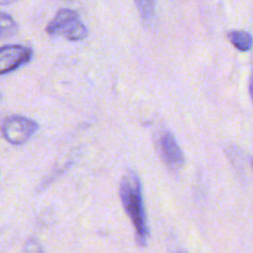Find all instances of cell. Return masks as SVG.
Returning <instances> with one entry per match:
<instances>
[{
	"label": "cell",
	"mask_w": 253,
	"mask_h": 253,
	"mask_svg": "<svg viewBox=\"0 0 253 253\" xmlns=\"http://www.w3.org/2000/svg\"><path fill=\"white\" fill-rule=\"evenodd\" d=\"M119 193H120L124 209L130 217L133 229H135L137 244L145 247L147 245L150 232H148L145 203H143L142 185H141L140 178L135 172L128 170L124 174V177L121 178Z\"/></svg>",
	"instance_id": "1"
},
{
	"label": "cell",
	"mask_w": 253,
	"mask_h": 253,
	"mask_svg": "<svg viewBox=\"0 0 253 253\" xmlns=\"http://www.w3.org/2000/svg\"><path fill=\"white\" fill-rule=\"evenodd\" d=\"M46 32L51 36H59L69 41H81L88 36V29L79 19L76 10L61 9L46 26Z\"/></svg>",
	"instance_id": "2"
},
{
	"label": "cell",
	"mask_w": 253,
	"mask_h": 253,
	"mask_svg": "<svg viewBox=\"0 0 253 253\" xmlns=\"http://www.w3.org/2000/svg\"><path fill=\"white\" fill-rule=\"evenodd\" d=\"M39 130L36 121L20 115L7 116L0 126L2 137L6 142L14 146H21L26 143Z\"/></svg>",
	"instance_id": "3"
},
{
	"label": "cell",
	"mask_w": 253,
	"mask_h": 253,
	"mask_svg": "<svg viewBox=\"0 0 253 253\" xmlns=\"http://www.w3.org/2000/svg\"><path fill=\"white\" fill-rule=\"evenodd\" d=\"M31 48L22 44H6L0 47V76L16 71L32 58Z\"/></svg>",
	"instance_id": "4"
},
{
	"label": "cell",
	"mask_w": 253,
	"mask_h": 253,
	"mask_svg": "<svg viewBox=\"0 0 253 253\" xmlns=\"http://www.w3.org/2000/svg\"><path fill=\"white\" fill-rule=\"evenodd\" d=\"M158 152L163 162L172 169H179L184 165V155L172 132L165 130L158 136Z\"/></svg>",
	"instance_id": "5"
},
{
	"label": "cell",
	"mask_w": 253,
	"mask_h": 253,
	"mask_svg": "<svg viewBox=\"0 0 253 253\" xmlns=\"http://www.w3.org/2000/svg\"><path fill=\"white\" fill-rule=\"evenodd\" d=\"M230 42L236 47L239 51L247 52L253 47V37L250 32L242 30H234L227 34Z\"/></svg>",
	"instance_id": "6"
},
{
	"label": "cell",
	"mask_w": 253,
	"mask_h": 253,
	"mask_svg": "<svg viewBox=\"0 0 253 253\" xmlns=\"http://www.w3.org/2000/svg\"><path fill=\"white\" fill-rule=\"evenodd\" d=\"M17 32V24L7 12H0V40L10 39Z\"/></svg>",
	"instance_id": "7"
},
{
	"label": "cell",
	"mask_w": 253,
	"mask_h": 253,
	"mask_svg": "<svg viewBox=\"0 0 253 253\" xmlns=\"http://www.w3.org/2000/svg\"><path fill=\"white\" fill-rule=\"evenodd\" d=\"M136 6H137L138 11H140L143 22L150 25L153 21V19H155L156 2L151 1V0H137L136 1Z\"/></svg>",
	"instance_id": "8"
},
{
	"label": "cell",
	"mask_w": 253,
	"mask_h": 253,
	"mask_svg": "<svg viewBox=\"0 0 253 253\" xmlns=\"http://www.w3.org/2000/svg\"><path fill=\"white\" fill-rule=\"evenodd\" d=\"M24 253H43V251H42L39 242L35 241V240H29L25 245Z\"/></svg>",
	"instance_id": "9"
},
{
	"label": "cell",
	"mask_w": 253,
	"mask_h": 253,
	"mask_svg": "<svg viewBox=\"0 0 253 253\" xmlns=\"http://www.w3.org/2000/svg\"><path fill=\"white\" fill-rule=\"evenodd\" d=\"M250 94H251V98L253 100V72L251 74V79H250Z\"/></svg>",
	"instance_id": "10"
},
{
	"label": "cell",
	"mask_w": 253,
	"mask_h": 253,
	"mask_svg": "<svg viewBox=\"0 0 253 253\" xmlns=\"http://www.w3.org/2000/svg\"><path fill=\"white\" fill-rule=\"evenodd\" d=\"M12 1H10V0H7V1H0V5H9L11 4Z\"/></svg>",
	"instance_id": "11"
},
{
	"label": "cell",
	"mask_w": 253,
	"mask_h": 253,
	"mask_svg": "<svg viewBox=\"0 0 253 253\" xmlns=\"http://www.w3.org/2000/svg\"><path fill=\"white\" fill-rule=\"evenodd\" d=\"M177 253H185L184 251H179V252H177Z\"/></svg>",
	"instance_id": "12"
},
{
	"label": "cell",
	"mask_w": 253,
	"mask_h": 253,
	"mask_svg": "<svg viewBox=\"0 0 253 253\" xmlns=\"http://www.w3.org/2000/svg\"><path fill=\"white\" fill-rule=\"evenodd\" d=\"M252 167H253V160H252Z\"/></svg>",
	"instance_id": "13"
}]
</instances>
